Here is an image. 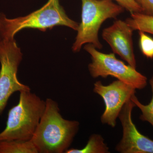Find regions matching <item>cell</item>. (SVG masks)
Instances as JSON below:
<instances>
[{"label": "cell", "instance_id": "ba28073f", "mask_svg": "<svg viewBox=\"0 0 153 153\" xmlns=\"http://www.w3.org/2000/svg\"><path fill=\"white\" fill-rule=\"evenodd\" d=\"M135 106L129 100L119 115L123 127V137L115 150L121 153H153V140L140 133L132 120V112Z\"/></svg>", "mask_w": 153, "mask_h": 153}, {"label": "cell", "instance_id": "5b68a950", "mask_svg": "<svg viewBox=\"0 0 153 153\" xmlns=\"http://www.w3.org/2000/svg\"><path fill=\"white\" fill-rule=\"evenodd\" d=\"M84 49L91 56V62L88 64V69L93 78L111 76L136 89H143L147 85L146 76L137 71L136 68L118 59L114 53H102L90 44H85Z\"/></svg>", "mask_w": 153, "mask_h": 153}, {"label": "cell", "instance_id": "7a4b0ae2", "mask_svg": "<svg viewBox=\"0 0 153 153\" xmlns=\"http://www.w3.org/2000/svg\"><path fill=\"white\" fill-rule=\"evenodd\" d=\"M20 92L19 102L9 110L6 127L0 133V141L31 140L44 114L46 100L31 91Z\"/></svg>", "mask_w": 153, "mask_h": 153}, {"label": "cell", "instance_id": "7c38bea8", "mask_svg": "<svg viewBox=\"0 0 153 153\" xmlns=\"http://www.w3.org/2000/svg\"><path fill=\"white\" fill-rule=\"evenodd\" d=\"M109 148L102 136L93 134L89 137L87 144L82 149H68L65 153H108Z\"/></svg>", "mask_w": 153, "mask_h": 153}, {"label": "cell", "instance_id": "4fadbf2b", "mask_svg": "<svg viewBox=\"0 0 153 153\" xmlns=\"http://www.w3.org/2000/svg\"><path fill=\"white\" fill-rule=\"evenodd\" d=\"M149 83L152 92V97L149 103L147 105L143 104L135 94L131 97V100L141 111L142 114L140 116V119L143 121L148 122L153 127V75L149 80Z\"/></svg>", "mask_w": 153, "mask_h": 153}, {"label": "cell", "instance_id": "277c9868", "mask_svg": "<svg viewBox=\"0 0 153 153\" xmlns=\"http://www.w3.org/2000/svg\"><path fill=\"white\" fill-rule=\"evenodd\" d=\"M81 23L72 46L74 52H79L84 44H92L97 49L102 45L98 37L101 25L107 19H116L125 9L111 0H81Z\"/></svg>", "mask_w": 153, "mask_h": 153}, {"label": "cell", "instance_id": "9a60e30c", "mask_svg": "<svg viewBox=\"0 0 153 153\" xmlns=\"http://www.w3.org/2000/svg\"><path fill=\"white\" fill-rule=\"evenodd\" d=\"M117 2L118 4L121 6L125 10L133 13H142L141 8L138 5L134 0H111Z\"/></svg>", "mask_w": 153, "mask_h": 153}, {"label": "cell", "instance_id": "6da1fadb", "mask_svg": "<svg viewBox=\"0 0 153 153\" xmlns=\"http://www.w3.org/2000/svg\"><path fill=\"white\" fill-rule=\"evenodd\" d=\"M57 102L46 100V107L31 140L38 153H65L79 129V122L63 118Z\"/></svg>", "mask_w": 153, "mask_h": 153}, {"label": "cell", "instance_id": "52a82bcc", "mask_svg": "<svg viewBox=\"0 0 153 153\" xmlns=\"http://www.w3.org/2000/svg\"><path fill=\"white\" fill-rule=\"evenodd\" d=\"M93 91L103 99L105 109L101 117L103 124L114 128L117 119L125 104L136 93V89L120 80H115L107 85L100 81L94 83Z\"/></svg>", "mask_w": 153, "mask_h": 153}, {"label": "cell", "instance_id": "30bf717a", "mask_svg": "<svg viewBox=\"0 0 153 153\" xmlns=\"http://www.w3.org/2000/svg\"><path fill=\"white\" fill-rule=\"evenodd\" d=\"M0 153H38L31 140L0 141Z\"/></svg>", "mask_w": 153, "mask_h": 153}, {"label": "cell", "instance_id": "5bb4252c", "mask_svg": "<svg viewBox=\"0 0 153 153\" xmlns=\"http://www.w3.org/2000/svg\"><path fill=\"white\" fill-rule=\"evenodd\" d=\"M139 45L143 55L149 59H153V38L142 31H139Z\"/></svg>", "mask_w": 153, "mask_h": 153}, {"label": "cell", "instance_id": "9c48e42d", "mask_svg": "<svg viewBox=\"0 0 153 153\" xmlns=\"http://www.w3.org/2000/svg\"><path fill=\"white\" fill-rule=\"evenodd\" d=\"M133 31L125 21L117 20L111 26L105 28L102 37L109 44L114 53L119 55L129 65L136 68L132 38Z\"/></svg>", "mask_w": 153, "mask_h": 153}, {"label": "cell", "instance_id": "8fae6325", "mask_svg": "<svg viewBox=\"0 0 153 153\" xmlns=\"http://www.w3.org/2000/svg\"><path fill=\"white\" fill-rule=\"evenodd\" d=\"M125 22L132 30L153 35V16L142 13H133Z\"/></svg>", "mask_w": 153, "mask_h": 153}, {"label": "cell", "instance_id": "8992f818", "mask_svg": "<svg viewBox=\"0 0 153 153\" xmlns=\"http://www.w3.org/2000/svg\"><path fill=\"white\" fill-rule=\"evenodd\" d=\"M22 56L21 49L14 38L7 39L0 36V115L13 94L31 91L29 86L19 81L17 76Z\"/></svg>", "mask_w": 153, "mask_h": 153}, {"label": "cell", "instance_id": "3957f363", "mask_svg": "<svg viewBox=\"0 0 153 153\" xmlns=\"http://www.w3.org/2000/svg\"><path fill=\"white\" fill-rule=\"evenodd\" d=\"M57 26L77 30L79 24L66 15L59 0H48L43 7L25 16L8 19L0 13V36L14 39L16 34L23 29H36L42 31Z\"/></svg>", "mask_w": 153, "mask_h": 153}, {"label": "cell", "instance_id": "2e32d148", "mask_svg": "<svg viewBox=\"0 0 153 153\" xmlns=\"http://www.w3.org/2000/svg\"><path fill=\"white\" fill-rule=\"evenodd\" d=\"M141 8L143 13L153 16V0H134Z\"/></svg>", "mask_w": 153, "mask_h": 153}]
</instances>
